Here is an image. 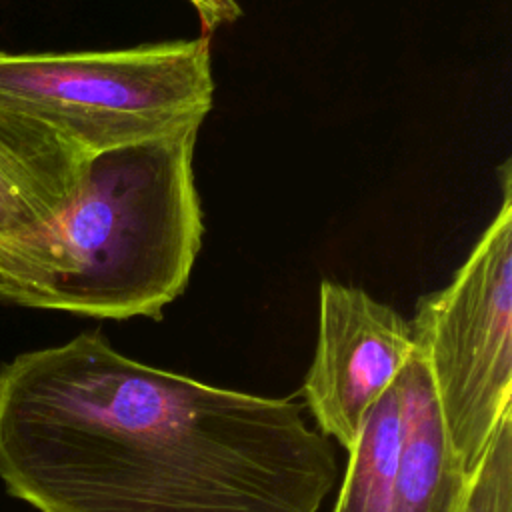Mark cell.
<instances>
[{
	"label": "cell",
	"instance_id": "obj_5",
	"mask_svg": "<svg viewBox=\"0 0 512 512\" xmlns=\"http://www.w3.org/2000/svg\"><path fill=\"white\" fill-rule=\"evenodd\" d=\"M412 352V328L402 314L358 286L322 280L316 348L302 382L320 432L348 450Z\"/></svg>",
	"mask_w": 512,
	"mask_h": 512
},
{
	"label": "cell",
	"instance_id": "obj_10",
	"mask_svg": "<svg viewBox=\"0 0 512 512\" xmlns=\"http://www.w3.org/2000/svg\"><path fill=\"white\" fill-rule=\"evenodd\" d=\"M44 272L40 252L0 244V302L40 308Z\"/></svg>",
	"mask_w": 512,
	"mask_h": 512
},
{
	"label": "cell",
	"instance_id": "obj_8",
	"mask_svg": "<svg viewBox=\"0 0 512 512\" xmlns=\"http://www.w3.org/2000/svg\"><path fill=\"white\" fill-rule=\"evenodd\" d=\"M404 440L402 394L394 382L368 410L352 446L334 512H390Z\"/></svg>",
	"mask_w": 512,
	"mask_h": 512
},
{
	"label": "cell",
	"instance_id": "obj_4",
	"mask_svg": "<svg viewBox=\"0 0 512 512\" xmlns=\"http://www.w3.org/2000/svg\"><path fill=\"white\" fill-rule=\"evenodd\" d=\"M502 200L452 280L424 294L410 322L452 450L472 474L502 416L512 410V174Z\"/></svg>",
	"mask_w": 512,
	"mask_h": 512
},
{
	"label": "cell",
	"instance_id": "obj_1",
	"mask_svg": "<svg viewBox=\"0 0 512 512\" xmlns=\"http://www.w3.org/2000/svg\"><path fill=\"white\" fill-rule=\"evenodd\" d=\"M338 476L302 402L142 364L100 330L0 368V478L40 512H320Z\"/></svg>",
	"mask_w": 512,
	"mask_h": 512
},
{
	"label": "cell",
	"instance_id": "obj_2",
	"mask_svg": "<svg viewBox=\"0 0 512 512\" xmlns=\"http://www.w3.org/2000/svg\"><path fill=\"white\" fill-rule=\"evenodd\" d=\"M202 124L100 152L42 236V310L160 318L186 288L204 220L194 180Z\"/></svg>",
	"mask_w": 512,
	"mask_h": 512
},
{
	"label": "cell",
	"instance_id": "obj_11",
	"mask_svg": "<svg viewBox=\"0 0 512 512\" xmlns=\"http://www.w3.org/2000/svg\"><path fill=\"white\" fill-rule=\"evenodd\" d=\"M198 14L204 32H212L240 18L242 10L236 0H186Z\"/></svg>",
	"mask_w": 512,
	"mask_h": 512
},
{
	"label": "cell",
	"instance_id": "obj_6",
	"mask_svg": "<svg viewBox=\"0 0 512 512\" xmlns=\"http://www.w3.org/2000/svg\"><path fill=\"white\" fill-rule=\"evenodd\" d=\"M90 158L48 126L0 108V244L42 256V236L76 194Z\"/></svg>",
	"mask_w": 512,
	"mask_h": 512
},
{
	"label": "cell",
	"instance_id": "obj_3",
	"mask_svg": "<svg viewBox=\"0 0 512 512\" xmlns=\"http://www.w3.org/2000/svg\"><path fill=\"white\" fill-rule=\"evenodd\" d=\"M214 100L210 38L120 50H0V108L96 156L202 124Z\"/></svg>",
	"mask_w": 512,
	"mask_h": 512
},
{
	"label": "cell",
	"instance_id": "obj_7",
	"mask_svg": "<svg viewBox=\"0 0 512 512\" xmlns=\"http://www.w3.org/2000/svg\"><path fill=\"white\" fill-rule=\"evenodd\" d=\"M396 384L402 394L404 440L390 512H458L470 474L452 450L430 374L416 348Z\"/></svg>",
	"mask_w": 512,
	"mask_h": 512
},
{
	"label": "cell",
	"instance_id": "obj_9",
	"mask_svg": "<svg viewBox=\"0 0 512 512\" xmlns=\"http://www.w3.org/2000/svg\"><path fill=\"white\" fill-rule=\"evenodd\" d=\"M458 512H512V410L502 416L472 470Z\"/></svg>",
	"mask_w": 512,
	"mask_h": 512
}]
</instances>
